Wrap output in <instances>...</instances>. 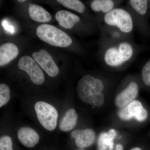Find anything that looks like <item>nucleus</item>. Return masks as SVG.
Here are the masks:
<instances>
[{"mask_svg": "<svg viewBox=\"0 0 150 150\" xmlns=\"http://www.w3.org/2000/svg\"><path fill=\"white\" fill-rule=\"evenodd\" d=\"M57 1L65 7L82 13L86 10L85 6L79 0H58Z\"/></svg>", "mask_w": 150, "mask_h": 150, "instance_id": "18", "label": "nucleus"}, {"mask_svg": "<svg viewBox=\"0 0 150 150\" xmlns=\"http://www.w3.org/2000/svg\"><path fill=\"white\" fill-rule=\"evenodd\" d=\"M71 137L75 139L78 147L83 149L88 147L93 144L96 139V134L93 129H77L72 132Z\"/></svg>", "mask_w": 150, "mask_h": 150, "instance_id": "10", "label": "nucleus"}, {"mask_svg": "<svg viewBox=\"0 0 150 150\" xmlns=\"http://www.w3.org/2000/svg\"><path fill=\"white\" fill-rule=\"evenodd\" d=\"M30 17L34 21L45 23L50 21L51 15L44 8L36 4H31L28 8Z\"/></svg>", "mask_w": 150, "mask_h": 150, "instance_id": "14", "label": "nucleus"}, {"mask_svg": "<svg viewBox=\"0 0 150 150\" xmlns=\"http://www.w3.org/2000/svg\"><path fill=\"white\" fill-rule=\"evenodd\" d=\"M142 80L146 85L150 86V60L143 67L142 71Z\"/></svg>", "mask_w": 150, "mask_h": 150, "instance_id": "21", "label": "nucleus"}, {"mask_svg": "<svg viewBox=\"0 0 150 150\" xmlns=\"http://www.w3.org/2000/svg\"><path fill=\"white\" fill-rule=\"evenodd\" d=\"M115 150H123V147L122 145L118 144L116 145Z\"/></svg>", "mask_w": 150, "mask_h": 150, "instance_id": "24", "label": "nucleus"}, {"mask_svg": "<svg viewBox=\"0 0 150 150\" xmlns=\"http://www.w3.org/2000/svg\"><path fill=\"white\" fill-rule=\"evenodd\" d=\"M104 89V84L101 80L92 75H86L78 81L76 91L81 101L92 105L94 97L103 92Z\"/></svg>", "mask_w": 150, "mask_h": 150, "instance_id": "4", "label": "nucleus"}, {"mask_svg": "<svg viewBox=\"0 0 150 150\" xmlns=\"http://www.w3.org/2000/svg\"><path fill=\"white\" fill-rule=\"evenodd\" d=\"M55 18L59 25L67 29L73 28L75 25L80 21V17L69 11H59L55 15Z\"/></svg>", "mask_w": 150, "mask_h": 150, "instance_id": "13", "label": "nucleus"}, {"mask_svg": "<svg viewBox=\"0 0 150 150\" xmlns=\"http://www.w3.org/2000/svg\"><path fill=\"white\" fill-rule=\"evenodd\" d=\"M108 27L117 30L124 35H128L133 31L134 20L130 12L121 8L115 7L105 14L103 18Z\"/></svg>", "mask_w": 150, "mask_h": 150, "instance_id": "2", "label": "nucleus"}, {"mask_svg": "<svg viewBox=\"0 0 150 150\" xmlns=\"http://www.w3.org/2000/svg\"><path fill=\"white\" fill-rule=\"evenodd\" d=\"M36 33L40 40L51 46L64 48L72 43V40L69 35L51 25H40L37 27Z\"/></svg>", "mask_w": 150, "mask_h": 150, "instance_id": "3", "label": "nucleus"}, {"mask_svg": "<svg viewBox=\"0 0 150 150\" xmlns=\"http://www.w3.org/2000/svg\"><path fill=\"white\" fill-rule=\"evenodd\" d=\"M115 6L116 2L112 0H93L90 4L91 8L93 11L104 15L115 8Z\"/></svg>", "mask_w": 150, "mask_h": 150, "instance_id": "16", "label": "nucleus"}, {"mask_svg": "<svg viewBox=\"0 0 150 150\" xmlns=\"http://www.w3.org/2000/svg\"><path fill=\"white\" fill-rule=\"evenodd\" d=\"M78 117L77 113L74 109H69L60 121L59 129L63 132L72 130L76 124Z\"/></svg>", "mask_w": 150, "mask_h": 150, "instance_id": "15", "label": "nucleus"}, {"mask_svg": "<svg viewBox=\"0 0 150 150\" xmlns=\"http://www.w3.org/2000/svg\"><path fill=\"white\" fill-rule=\"evenodd\" d=\"M139 92V86L135 81H131L118 94L115 98V104L117 107L122 108L134 101Z\"/></svg>", "mask_w": 150, "mask_h": 150, "instance_id": "9", "label": "nucleus"}, {"mask_svg": "<svg viewBox=\"0 0 150 150\" xmlns=\"http://www.w3.org/2000/svg\"><path fill=\"white\" fill-rule=\"evenodd\" d=\"M18 138L23 145L26 147L32 148L39 142V135L32 128L23 127L18 130Z\"/></svg>", "mask_w": 150, "mask_h": 150, "instance_id": "11", "label": "nucleus"}, {"mask_svg": "<svg viewBox=\"0 0 150 150\" xmlns=\"http://www.w3.org/2000/svg\"><path fill=\"white\" fill-rule=\"evenodd\" d=\"M83 150V149H79V150Z\"/></svg>", "mask_w": 150, "mask_h": 150, "instance_id": "27", "label": "nucleus"}, {"mask_svg": "<svg viewBox=\"0 0 150 150\" xmlns=\"http://www.w3.org/2000/svg\"><path fill=\"white\" fill-rule=\"evenodd\" d=\"M129 3L130 7L136 13L144 15L148 9V1L146 0H130Z\"/></svg>", "mask_w": 150, "mask_h": 150, "instance_id": "19", "label": "nucleus"}, {"mask_svg": "<svg viewBox=\"0 0 150 150\" xmlns=\"http://www.w3.org/2000/svg\"><path fill=\"white\" fill-rule=\"evenodd\" d=\"M131 150H142L141 149L139 148L136 147L133 148V149H131Z\"/></svg>", "mask_w": 150, "mask_h": 150, "instance_id": "25", "label": "nucleus"}, {"mask_svg": "<svg viewBox=\"0 0 150 150\" xmlns=\"http://www.w3.org/2000/svg\"><path fill=\"white\" fill-rule=\"evenodd\" d=\"M0 150H13L12 141L10 137L4 136L0 139Z\"/></svg>", "mask_w": 150, "mask_h": 150, "instance_id": "22", "label": "nucleus"}, {"mask_svg": "<svg viewBox=\"0 0 150 150\" xmlns=\"http://www.w3.org/2000/svg\"><path fill=\"white\" fill-rule=\"evenodd\" d=\"M115 137L108 132H103L99 136L98 140V150H113L114 147L113 140Z\"/></svg>", "mask_w": 150, "mask_h": 150, "instance_id": "17", "label": "nucleus"}, {"mask_svg": "<svg viewBox=\"0 0 150 150\" xmlns=\"http://www.w3.org/2000/svg\"><path fill=\"white\" fill-rule=\"evenodd\" d=\"M19 54L18 47L12 43H6L0 46V66L7 64Z\"/></svg>", "mask_w": 150, "mask_h": 150, "instance_id": "12", "label": "nucleus"}, {"mask_svg": "<svg viewBox=\"0 0 150 150\" xmlns=\"http://www.w3.org/2000/svg\"><path fill=\"white\" fill-rule=\"evenodd\" d=\"M33 59L40 65L46 74L51 77H54L59 74L58 66L52 56L46 50L41 49L38 52L33 53Z\"/></svg>", "mask_w": 150, "mask_h": 150, "instance_id": "8", "label": "nucleus"}, {"mask_svg": "<svg viewBox=\"0 0 150 150\" xmlns=\"http://www.w3.org/2000/svg\"><path fill=\"white\" fill-rule=\"evenodd\" d=\"M119 118L123 121H129L134 118L139 122L146 121L148 116L147 110L139 100H134L119 110Z\"/></svg>", "mask_w": 150, "mask_h": 150, "instance_id": "7", "label": "nucleus"}, {"mask_svg": "<svg viewBox=\"0 0 150 150\" xmlns=\"http://www.w3.org/2000/svg\"><path fill=\"white\" fill-rule=\"evenodd\" d=\"M10 98V90L4 83L0 84V107L5 105Z\"/></svg>", "mask_w": 150, "mask_h": 150, "instance_id": "20", "label": "nucleus"}, {"mask_svg": "<svg viewBox=\"0 0 150 150\" xmlns=\"http://www.w3.org/2000/svg\"><path fill=\"white\" fill-rule=\"evenodd\" d=\"M38 119L44 129L53 131L56 128L58 113L55 107L44 101L36 102L34 106Z\"/></svg>", "mask_w": 150, "mask_h": 150, "instance_id": "5", "label": "nucleus"}, {"mask_svg": "<svg viewBox=\"0 0 150 150\" xmlns=\"http://www.w3.org/2000/svg\"><path fill=\"white\" fill-rule=\"evenodd\" d=\"M18 1L20 3H23L24 2L26 1L25 0H18Z\"/></svg>", "mask_w": 150, "mask_h": 150, "instance_id": "26", "label": "nucleus"}, {"mask_svg": "<svg viewBox=\"0 0 150 150\" xmlns=\"http://www.w3.org/2000/svg\"><path fill=\"white\" fill-rule=\"evenodd\" d=\"M105 96L103 92L99 93L94 97L92 105L97 107H101L104 104Z\"/></svg>", "mask_w": 150, "mask_h": 150, "instance_id": "23", "label": "nucleus"}, {"mask_svg": "<svg viewBox=\"0 0 150 150\" xmlns=\"http://www.w3.org/2000/svg\"><path fill=\"white\" fill-rule=\"evenodd\" d=\"M103 51L105 64L111 68H119L131 62L135 54V48L131 42L121 40L113 41Z\"/></svg>", "mask_w": 150, "mask_h": 150, "instance_id": "1", "label": "nucleus"}, {"mask_svg": "<svg viewBox=\"0 0 150 150\" xmlns=\"http://www.w3.org/2000/svg\"><path fill=\"white\" fill-rule=\"evenodd\" d=\"M18 67L21 70L27 73L33 83L39 85L44 82V73L37 62L30 56H22L19 60Z\"/></svg>", "mask_w": 150, "mask_h": 150, "instance_id": "6", "label": "nucleus"}]
</instances>
